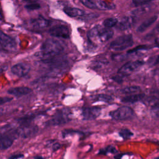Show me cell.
I'll list each match as a JSON object with an SVG mask.
<instances>
[{"instance_id":"cell-1","label":"cell","mask_w":159,"mask_h":159,"mask_svg":"<svg viewBox=\"0 0 159 159\" xmlns=\"http://www.w3.org/2000/svg\"><path fill=\"white\" fill-rule=\"evenodd\" d=\"M63 49V46L60 41L54 39H48L42 45L40 53L43 58L50 60L60 55Z\"/></svg>"},{"instance_id":"cell-2","label":"cell","mask_w":159,"mask_h":159,"mask_svg":"<svg viewBox=\"0 0 159 159\" xmlns=\"http://www.w3.org/2000/svg\"><path fill=\"white\" fill-rule=\"evenodd\" d=\"M114 35V32L110 28L96 26L91 29L89 33V38L98 43H104L109 40Z\"/></svg>"},{"instance_id":"cell-3","label":"cell","mask_w":159,"mask_h":159,"mask_svg":"<svg viewBox=\"0 0 159 159\" xmlns=\"http://www.w3.org/2000/svg\"><path fill=\"white\" fill-rule=\"evenodd\" d=\"M134 43L131 35H124L116 38L110 45V48L115 51H122L130 48Z\"/></svg>"},{"instance_id":"cell-4","label":"cell","mask_w":159,"mask_h":159,"mask_svg":"<svg viewBox=\"0 0 159 159\" xmlns=\"http://www.w3.org/2000/svg\"><path fill=\"white\" fill-rule=\"evenodd\" d=\"M133 115V109L128 106L120 107L110 112V116L116 120H125L130 118Z\"/></svg>"},{"instance_id":"cell-5","label":"cell","mask_w":159,"mask_h":159,"mask_svg":"<svg viewBox=\"0 0 159 159\" xmlns=\"http://www.w3.org/2000/svg\"><path fill=\"white\" fill-rule=\"evenodd\" d=\"M0 45L3 49L9 52H14L17 48L15 39L2 31H0Z\"/></svg>"},{"instance_id":"cell-6","label":"cell","mask_w":159,"mask_h":159,"mask_svg":"<svg viewBox=\"0 0 159 159\" xmlns=\"http://www.w3.org/2000/svg\"><path fill=\"white\" fill-rule=\"evenodd\" d=\"M143 64V61L137 60L129 61L124 64L118 71V73L122 76H127L140 68Z\"/></svg>"},{"instance_id":"cell-7","label":"cell","mask_w":159,"mask_h":159,"mask_svg":"<svg viewBox=\"0 0 159 159\" xmlns=\"http://www.w3.org/2000/svg\"><path fill=\"white\" fill-rule=\"evenodd\" d=\"M49 33L53 37L63 39H68L70 35L68 27L63 25H56L52 27L49 30Z\"/></svg>"},{"instance_id":"cell-8","label":"cell","mask_w":159,"mask_h":159,"mask_svg":"<svg viewBox=\"0 0 159 159\" xmlns=\"http://www.w3.org/2000/svg\"><path fill=\"white\" fill-rule=\"evenodd\" d=\"M30 70L29 65L25 63H18L11 67V72L18 77H24L27 75Z\"/></svg>"},{"instance_id":"cell-9","label":"cell","mask_w":159,"mask_h":159,"mask_svg":"<svg viewBox=\"0 0 159 159\" xmlns=\"http://www.w3.org/2000/svg\"><path fill=\"white\" fill-rule=\"evenodd\" d=\"M38 130V129L35 126L31 125L30 124L22 125L20 128L16 130V134L23 138L29 137L32 135H34Z\"/></svg>"},{"instance_id":"cell-10","label":"cell","mask_w":159,"mask_h":159,"mask_svg":"<svg viewBox=\"0 0 159 159\" xmlns=\"http://www.w3.org/2000/svg\"><path fill=\"white\" fill-rule=\"evenodd\" d=\"M29 24L34 30H42L47 28L50 25V21L43 17H39L35 19H31Z\"/></svg>"},{"instance_id":"cell-11","label":"cell","mask_w":159,"mask_h":159,"mask_svg":"<svg viewBox=\"0 0 159 159\" xmlns=\"http://www.w3.org/2000/svg\"><path fill=\"white\" fill-rule=\"evenodd\" d=\"M101 111V108L98 107H86L82 111V116L85 120H93L100 115Z\"/></svg>"},{"instance_id":"cell-12","label":"cell","mask_w":159,"mask_h":159,"mask_svg":"<svg viewBox=\"0 0 159 159\" xmlns=\"http://www.w3.org/2000/svg\"><path fill=\"white\" fill-rule=\"evenodd\" d=\"M70 119L67 112L65 111H61L56 114L54 117L48 121V124L49 125H60L67 122Z\"/></svg>"},{"instance_id":"cell-13","label":"cell","mask_w":159,"mask_h":159,"mask_svg":"<svg viewBox=\"0 0 159 159\" xmlns=\"http://www.w3.org/2000/svg\"><path fill=\"white\" fill-rule=\"evenodd\" d=\"M32 91V89L31 88L27 86H18L9 89L7 93L16 97H20L30 93Z\"/></svg>"},{"instance_id":"cell-14","label":"cell","mask_w":159,"mask_h":159,"mask_svg":"<svg viewBox=\"0 0 159 159\" xmlns=\"http://www.w3.org/2000/svg\"><path fill=\"white\" fill-rule=\"evenodd\" d=\"M14 140L12 137L7 134L0 135V150H6L12 145Z\"/></svg>"},{"instance_id":"cell-15","label":"cell","mask_w":159,"mask_h":159,"mask_svg":"<svg viewBox=\"0 0 159 159\" xmlns=\"http://www.w3.org/2000/svg\"><path fill=\"white\" fill-rule=\"evenodd\" d=\"M158 16H153L148 19H146L145 21H143L137 28V31L138 32H143L145 30H146L149 27H150L157 19Z\"/></svg>"},{"instance_id":"cell-16","label":"cell","mask_w":159,"mask_h":159,"mask_svg":"<svg viewBox=\"0 0 159 159\" xmlns=\"http://www.w3.org/2000/svg\"><path fill=\"white\" fill-rule=\"evenodd\" d=\"M143 97H144V94L139 93L136 94H129L127 96H125L122 99L121 101L124 103H134V102L140 101L141 99H143Z\"/></svg>"},{"instance_id":"cell-17","label":"cell","mask_w":159,"mask_h":159,"mask_svg":"<svg viewBox=\"0 0 159 159\" xmlns=\"http://www.w3.org/2000/svg\"><path fill=\"white\" fill-rule=\"evenodd\" d=\"M63 11L67 16L71 17H80V16H83L84 14V12L83 11L76 7H67L63 9Z\"/></svg>"},{"instance_id":"cell-18","label":"cell","mask_w":159,"mask_h":159,"mask_svg":"<svg viewBox=\"0 0 159 159\" xmlns=\"http://www.w3.org/2000/svg\"><path fill=\"white\" fill-rule=\"evenodd\" d=\"M134 22L133 18L131 17H123L119 23L118 28L121 30H125L131 27Z\"/></svg>"},{"instance_id":"cell-19","label":"cell","mask_w":159,"mask_h":159,"mask_svg":"<svg viewBox=\"0 0 159 159\" xmlns=\"http://www.w3.org/2000/svg\"><path fill=\"white\" fill-rule=\"evenodd\" d=\"M93 2L96 5V9L100 10H110L114 8V5L107 4L102 0H95Z\"/></svg>"},{"instance_id":"cell-20","label":"cell","mask_w":159,"mask_h":159,"mask_svg":"<svg viewBox=\"0 0 159 159\" xmlns=\"http://www.w3.org/2000/svg\"><path fill=\"white\" fill-rule=\"evenodd\" d=\"M141 88L138 86H130L122 89V92L125 94H132L140 93Z\"/></svg>"},{"instance_id":"cell-21","label":"cell","mask_w":159,"mask_h":159,"mask_svg":"<svg viewBox=\"0 0 159 159\" xmlns=\"http://www.w3.org/2000/svg\"><path fill=\"white\" fill-rule=\"evenodd\" d=\"M117 24V19L114 17H109L106 19L103 22V25L105 27L111 28L115 26Z\"/></svg>"},{"instance_id":"cell-22","label":"cell","mask_w":159,"mask_h":159,"mask_svg":"<svg viewBox=\"0 0 159 159\" xmlns=\"http://www.w3.org/2000/svg\"><path fill=\"white\" fill-rule=\"evenodd\" d=\"M150 113L152 117L159 119V102H156L152 106Z\"/></svg>"},{"instance_id":"cell-23","label":"cell","mask_w":159,"mask_h":159,"mask_svg":"<svg viewBox=\"0 0 159 159\" xmlns=\"http://www.w3.org/2000/svg\"><path fill=\"white\" fill-rule=\"evenodd\" d=\"M119 135L124 139H129L133 135V133L129 129H122L119 132Z\"/></svg>"},{"instance_id":"cell-24","label":"cell","mask_w":159,"mask_h":159,"mask_svg":"<svg viewBox=\"0 0 159 159\" xmlns=\"http://www.w3.org/2000/svg\"><path fill=\"white\" fill-rule=\"evenodd\" d=\"M96 101H103V102H111L112 101V98L109 96V95H106V94H99L96 97L95 99Z\"/></svg>"},{"instance_id":"cell-25","label":"cell","mask_w":159,"mask_h":159,"mask_svg":"<svg viewBox=\"0 0 159 159\" xmlns=\"http://www.w3.org/2000/svg\"><path fill=\"white\" fill-rule=\"evenodd\" d=\"M80 1L84 6L90 9H96V5L93 1L91 0H80Z\"/></svg>"},{"instance_id":"cell-26","label":"cell","mask_w":159,"mask_h":159,"mask_svg":"<svg viewBox=\"0 0 159 159\" xmlns=\"http://www.w3.org/2000/svg\"><path fill=\"white\" fill-rule=\"evenodd\" d=\"M25 7L30 11H32V10H35V9H38L40 7V5L38 3H29L27 5L25 6Z\"/></svg>"},{"instance_id":"cell-27","label":"cell","mask_w":159,"mask_h":159,"mask_svg":"<svg viewBox=\"0 0 159 159\" xmlns=\"http://www.w3.org/2000/svg\"><path fill=\"white\" fill-rule=\"evenodd\" d=\"M155 0H132V3L135 6H141Z\"/></svg>"},{"instance_id":"cell-28","label":"cell","mask_w":159,"mask_h":159,"mask_svg":"<svg viewBox=\"0 0 159 159\" xmlns=\"http://www.w3.org/2000/svg\"><path fill=\"white\" fill-rule=\"evenodd\" d=\"M12 100V98L9 96H0V106L7 102H9Z\"/></svg>"},{"instance_id":"cell-29","label":"cell","mask_w":159,"mask_h":159,"mask_svg":"<svg viewBox=\"0 0 159 159\" xmlns=\"http://www.w3.org/2000/svg\"><path fill=\"white\" fill-rule=\"evenodd\" d=\"M148 7H142V8H138V9H136L135 10H134L133 11V14H135V15H137V14H141L142 13H143V12H146V11H147V10L148 9Z\"/></svg>"},{"instance_id":"cell-30","label":"cell","mask_w":159,"mask_h":159,"mask_svg":"<svg viewBox=\"0 0 159 159\" xmlns=\"http://www.w3.org/2000/svg\"><path fill=\"white\" fill-rule=\"evenodd\" d=\"M24 157V155L22 154H17V155H13L10 156L9 158H22Z\"/></svg>"},{"instance_id":"cell-31","label":"cell","mask_w":159,"mask_h":159,"mask_svg":"<svg viewBox=\"0 0 159 159\" xmlns=\"http://www.w3.org/2000/svg\"><path fill=\"white\" fill-rule=\"evenodd\" d=\"M60 147V145L59 144V143H55L54 145H53V150H58L59 148Z\"/></svg>"},{"instance_id":"cell-32","label":"cell","mask_w":159,"mask_h":159,"mask_svg":"<svg viewBox=\"0 0 159 159\" xmlns=\"http://www.w3.org/2000/svg\"><path fill=\"white\" fill-rule=\"evenodd\" d=\"M3 19H4V16H3L2 11L1 5H0V20H3Z\"/></svg>"},{"instance_id":"cell-33","label":"cell","mask_w":159,"mask_h":159,"mask_svg":"<svg viewBox=\"0 0 159 159\" xmlns=\"http://www.w3.org/2000/svg\"><path fill=\"white\" fill-rule=\"evenodd\" d=\"M2 109H0V114L2 113Z\"/></svg>"},{"instance_id":"cell-34","label":"cell","mask_w":159,"mask_h":159,"mask_svg":"<svg viewBox=\"0 0 159 159\" xmlns=\"http://www.w3.org/2000/svg\"><path fill=\"white\" fill-rule=\"evenodd\" d=\"M157 30L159 32V25H158V27H157Z\"/></svg>"},{"instance_id":"cell-35","label":"cell","mask_w":159,"mask_h":159,"mask_svg":"<svg viewBox=\"0 0 159 159\" xmlns=\"http://www.w3.org/2000/svg\"><path fill=\"white\" fill-rule=\"evenodd\" d=\"M158 94H159V91H158Z\"/></svg>"}]
</instances>
